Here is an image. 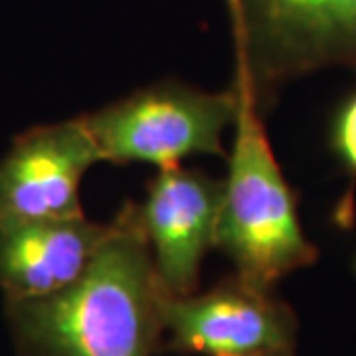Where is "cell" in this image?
I'll return each instance as SVG.
<instances>
[{"label":"cell","mask_w":356,"mask_h":356,"mask_svg":"<svg viewBox=\"0 0 356 356\" xmlns=\"http://www.w3.org/2000/svg\"><path fill=\"white\" fill-rule=\"evenodd\" d=\"M245 356H297L295 350L291 353H264V355H245Z\"/></svg>","instance_id":"10"},{"label":"cell","mask_w":356,"mask_h":356,"mask_svg":"<svg viewBox=\"0 0 356 356\" xmlns=\"http://www.w3.org/2000/svg\"><path fill=\"white\" fill-rule=\"evenodd\" d=\"M97 163L81 117L20 133L0 159V226L83 214L79 184Z\"/></svg>","instance_id":"6"},{"label":"cell","mask_w":356,"mask_h":356,"mask_svg":"<svg viewBox=\"0 0 356 356\" xmlns=\"http://www.w3.org/2000/svg\"><path fill=\"white\" fill-rule=\"evenodd\" d=\"M329 149L350 180V186L334 212L337 224L348 228L355 222L353 192L356 186V89L339 103V107L332 113L329 125Z\"/></svg>","instance_id":"9"},{"label":"cell","mask_w":356,"mask_h":356,"mask_svg":"<svg viewBox=\"0 0 356 356\" xmlns=\"http://www.w3.org/2000/svg\"><path fill=\"white\" fill-rule=\"evenodd\" d=\"M234 81L240 103L214 248L236 273L275 289L283 277L313 266L318 250L303 229L297 192L271 149L264 113L238 72Z\"/></svg>","instance_id":"2"},{"label":"cell","mask_w":356,"mask_h":356,"mask_svg":"<svg viewBox=\"0 0 356 356\" xmlns=\"http://www.w3.org/2000/svg\"><path fill=\"white\" fill-rule=\"evenodd\" d=\"M243 77L261 113L283 86L331 67H356V0H226Z\"/></svg>","instance_id":"3"},{"label":"cell","mask_w":356,"mask_h":356,"mask_svg":"<svg viewBox=\"0 0 356 356\" xmlns=\"http://www.w3.org/2000/svg\"><path fill=\"white\" fill-rule=\"evenodd\" d=\"M109 234L86 214L0 226V291L4 301H30L79 280Z\"/></svg>","instance_id":"8"},{"label":"cell","mask_w":356,"mask_h":356,"mask_svg":"<svg viewBox=\"0 0 356 356\" xmlns=\"http://www.w3.org/2000/svg\"><path fill=\"white\" fill-rule=\"evenodd\" d=\"M353 273H355V277H356V254L355 257H353Z\"/></svg>","instance_id":"11"},{"label":"cell","mask_w":356,"mask_h":356,"mask_svg":"<svg viewBox=\"0 0 356 356\" xmlns=\"http://www.w3.org/2000/svg\"><path fill=\"white\" fill-rule=\"evenodd\" d=\"M224 180L200 168L163 166L137 204L140 226L166 295L196 291L206 254L214 248Z\"/></svg>","instance_id":"7"},{"label":"cell","mask_w":356,"mask_h":356,"mask_svg":"<svg viewBox=\"0 0 356 356\" xmlns=\"http://www.w3.org/2000/svg\"><path fill=\"white\" fill-rule=\"evenodd\" d=\"M163 297L137 204L125 202L79 280L4 309L18 356H154Z\"/></svg>","instance_id":"1"},{"label":"cell","mask_w":356,"mask_h":356,"mask_svg":"<svg viewBox=\"0 0 356 356\" xmlns=\"http://www.w3.org/2000/svg\"><path fill=\"white\" fill-rule=\"evenodd\" d=\"M166 343L178 355L245 356L291 353L299 321L273 287L234 271L206 293L166 295L161 303Z\"/></svg>","instance_id":"5"},{"label":"cell","mask_w":356,"mask_h":356,"mask_svg":"<svg viewBox=\"0 0 356 356\" xmlns=\"http://www.w3.org/2000/svg\"><path fill=\"white\" fill-rule=\"evenodd\" d=\"M238 86L204 91L182 81L140 88L81 115L102 163L180 165L196 154L224 156L222 135L238 113Z\"/></svg>","instance_id":"4"}]
</instances>
